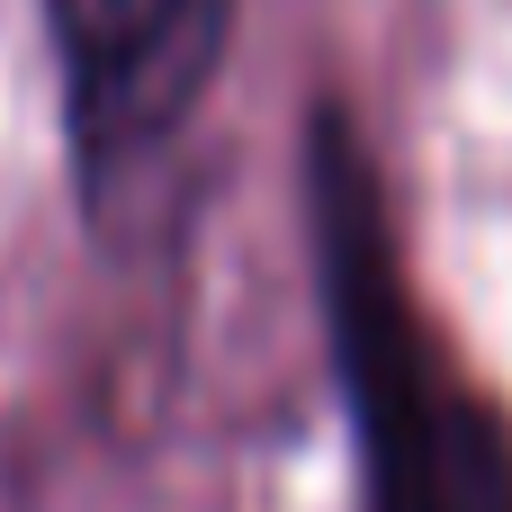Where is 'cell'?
<instances>
[{
	"label": "cell",
	"instance_id": "1",
	"mask_svg": "<svg viewBox=\"0 0 512 512\" xmlns=\"http://www.w3.org/2000/svg\"><path fill=\"white\" fill-rule=\"evenodd\" d=\"M360 180L324 189V279L342 324V387L360 414V495L369 512H512V441L504 423L441 369V351L396 306Z\"/></svg>",
	"mask_w": 512,
	"mask_h": 512
},
{
	"label": "cell",
	"instance_id": "2",
	"mask_svg": "<svg viewBox=\"0 0 512 512\" xmlns=\"http://www.w3.org/2000/svg\"><path fill=\"white\" fill-rule=\"evenodd\" d=\"M90 171L162 144L216 81L234 0H45Z\"/></svg>",
	"mask_w": 512,
	"mask_h": 512
}]
</instances>
